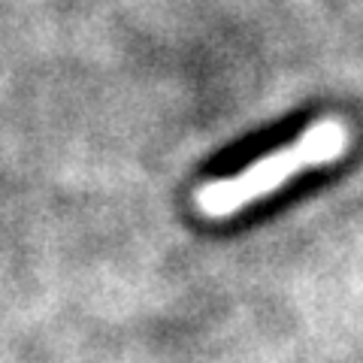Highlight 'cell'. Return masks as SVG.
<instances>
[{
  "mask_svg": "<svg viewBox=\"0 0 363 363\" xmlns=\"http://www.w3.org/2000/svg\"><path fill=\"white\" fill-rule=\"evenodd\" d=\"M351 145V133L339 118H324L306 128L297 140L285 143L281 149L257 157L255 164H248L242 173L230 179H212L206 185L197 188V209L212 221L230 218V215L255 206L257 200L276 194L281 185H288L291 179L303 176L306 169L327 167L339 161Z\"/></svg>",
  "mask_w": 363,
  "mask_h": 363,
  "instance_id": "cell-1",
  "label": "cell"
}]
</instances>
